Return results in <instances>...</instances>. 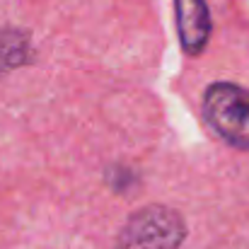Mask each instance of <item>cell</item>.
Masks as SVG:
<instances>
[{
  "instance_id": "cell-1",
  "label": "cell",
  "mask_w": 249,
  "mask_h": 249,
  "mask_svg": "<svg viewBox=\"0 0 249 249\" xmlns=\"http://www.w3.org/2000/svg\"><path fill=\"white\" fill-rule=\"evenodd\" d=\"M201 114L218 138L249 153V87L228 80L211 83L201 94Z\"/></svg>"
},
{
  "instance_id": "cell-2",
  "label": "cell",
  "mask_w": 249,
  "mask_h": 249,
  "mask_svg": "<svg viewBox=\"0 0 249 249\" xmlns=\"http://www.w3.org/2000/svg\"><path fill=\"white\" fill-rule=\"evenodd\" d=\"M186 237L181 215L167 206H145L121 228L114 249H179Z\"/></svg>"
},
{
  "instance_id": "cell-3",
  "label": "cell",
  "mask_w": 249,
  "mask_h": 249,
  "mask_svg": "<svg viewBox=\"0 0 249 249\" xmlns=\"http://www.w3.org/2000/svg\"><path fill=\"white\" fill-rule=\"evenodd\" d=\"M177 32L184 53L198 56L211 36V10L206 0H174Z\"/></svg>"
}]
</instances>
